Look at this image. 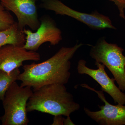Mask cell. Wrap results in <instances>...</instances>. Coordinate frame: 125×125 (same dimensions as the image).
<instances>
[{
  "label": "cell",
  "instance_id": "6da1fadb",
  "mask_svg": "<svg viewBox=\"0 0 125 125\" xmlns=\"http://www.w3.org/2000/svg\"><path fill=\"white\" fill-rule=\"evenodd\" d=\"M83 45L77 43L73 47H62L45 61L24 65L23 71L18 77V80L21 82L20 85L34 90L49 84H66L71 76V60Z\"/></svg>",
  "mask_w": 125,
  "mask_h": 125
},
{
  "label": "cell",
  "instance_id": "7a4b0ae2",
  "mask_svg": "<svg viewBox=\"0 0 125 125\" xmlns=\"http://www.w3.org/2000/svg\"><path fill=\"white\" fill-rule=\"evenodd\" d=\"M33 91L27 103L28 112L36 111L54 116H67L80 108L64 84H49Z\"/></svg>",
  "mask_w": 125,
  "mask_h": 125
},
{
  "label": "cell",
  "instance_id": "3957f363",
  "mask_svg": "<svg viewBox=\"0 0 125 125\" xmlns=\"http://www.w3.org/2000/svg\"><path fill=\"white\" fill-rule=\"evenodd\" d=\"M124 49L115 43H109L106 37L99 38L94 46H91L90 57L103 64L111 72L121 91H125V56Z\"/></svg>",
  "mask_w": 125,
  "mask_h": 125
},
{
  "label": "cell",
  "instance_id": "277c9868",
  "mask_svg": "<svg viewBox=\"0 0 125 125\" xmlns=\"http://www.w3.org/2000/svg\"><path fill=\"white\" fill-rule=\"evenodd\" d=\"M33 92L31 87H22L16 81L11 84L2 101L4 110L0 117L2 125H28L27 103Z\"/></svg>",
  "mask_w": 125,
  "mask_h": 125
},
{
  "label": "cell",
  "instance_id": "5b68a950",
  "mask_svg": "<svg viewBox=\"0 0 125 125\" xmlns=\"http://www.w3.org/2000/svg\"><path fill=\"white\" fill-rule=\"evenodd\" d=\"M39 7L46 10L54 11L56 15L67 16L73 18L93 30L110 29H116L108 16L97 10L90 13L75 10L67 6L60 0H41Z\"/></svg>",
  "mask_w": 125,
  "mask_h": 125
},
{
  "label": "cell",
  "instance_id": "8992f818",
  "mask_svg": "<svg viewBox=\"0 0 125 125\" xmlns=\"http://www.w3.org/2000/svg\"><path fill=\"white\" fill-rule=\"evenodd\" d=\"M39 19L40 25L35 32L25 28L23 30L26 35L23 47L28 51L37 52L45 43L48 42L52 46H55L62 40V31L53 18L48 15H44Z\"/></svg>",
  "mask_w": 125,
  "mask_h": 125
},
{
  "label": "cell",
  "instance_id": "52a82bcc",
  "mask_svg": "<svg viewBox=\"0 0 125 125\" xmlns=\"http://www.w3.org/2000/svg\"><path fill=\"white\" fill-rule=\"evenodd\" d=\"M80 85L95 92L105 104L104 105L98 106L100 110L97 111H92L84 107V111L89 117L99 125H125V106L119 104L116 105L110 104L106 99L102 90L98 91L86 84H82Z\"/></svg>",
  "mask_w": 125,
  "mask_h": 125
},
{
  "label": "cell",
  "instance_id": "ba28073f",
  "mask_svg": "<svg viewBox=\"0 0 125 125\" xmlns=\"http://www.w3.org/2000/svg\"><path fill=\"white\" fill-rule=\"evenodd\" d=\"M87 62L81 59L78 61L77 70L78 73L86 74L96 81L101 87L103 92H106L113 99L115 103L125 105V94L115 83L114 78H109L105 70L103 64L95 62L98 69H93L86 66Z\"/></svg>",
  "mask_w": 125,
  "mask_h": 125
},
{
  "label": "cell",
  "instance_id": "9c48e42d",
  "mask_svg": "<svg viewBox=\"0 0 125 125\" xmlns=\"http://www.w3.org/2000/svg\"><path fill=\"white\" fill-rule=\"evenodd\" d=\"M37 0H0L8 11L13 12L17 18L19 28L23 31L28 26L36 31L40 25L36 2Z\"/></svg>",
  "mask_w": 125,
  "mask_h": 125
},
{
  "label": "cell",
  "instance_id": "30bf717a",
  "mask_svg": "<svg viewBox=\"0 0 125 125\" xmlns=\"http://www.w3.org/2000/svg\"><path fill=\"white\" fill-rule=\"evenodd\" d=\"M40 54L23 47L8 44L0 47V70L10 73L23 66L26 61H38Z\"/></svg>",
  "mask_w": 125,
  "mask_h": 125
},
{
  "label": "cell",
  "instance_id": "8fae6325",
  "mask_svg": "<svg viewBox=\"0 0 125 125\" xmlns=\"http://www.w3.org/2000/svg\"><path fill=\"white\" fill-rule=\"evenodd\" d=\"M26 35L15 22L9 28L0 30V47L8 44L23 47L26 41Z\"/></svg>",
  "mask_w": 125,
  "mask_h": 125
},
{
  "label": "cell",
  "instance_id": "7c38bea8",
  "mask_svg": "<svg viewBox=\"0 0 125 125\" xmlns=\"http://www.w3.org/2000/svg\"><path fill=\"white\" fill-rule=\"evenodd\" d=\"M20 73L19 68L10 73L0 70V101H3L7 90L13 83L18 80Z\"/></svg>",
  "mask_w": 125,
  "mask_h": 125
},
{
  "label": "cell",
  "instance_id": "4fadbf2b",
  "mask_svg": "<svg viewBox=\"0 0 125 125\" xmlns=\"http://www.w3.org/2000/svg\"><path fill=\"white\" fill-rule=\"evenodd\" d=\"M15 22L13 16L0 2V30L9 28Z\"/></svg>",
  "mask_w": 125,
  "mask_h": 125
},
{
  "label": "cell",
  "instance_id": "5bb4252c",
  "mask_svg": "<svg viewBox=\"0 0 125 125\" xmlns=\"http://www.w3.org/2000/svg\"><path fill=\"white\" fill-rule=\"evenodd\" d=\"M115 3L117 6L119 11V16L122 19H125V0H108Z\"/></svg>",
  "mask_w": 125,
  "mask_h": 125
},
{
  "label": "cell",
  "instance_id": "9a60e30c",
  "mask_svg": "<svg viewBox=\"0 0 125 125\" xmlns=\"http://www.w3.org/2000/svg\"><path fill=\"white\" fill-rule=\"evenodd\" d=\"M62 115H57L54 116L53 122L51 125H64V118Z\"/></svg>",
  "mask_w": 125,
  "mask_h": 125
},
{
  "label": "cell",
  "instance_id": "2e32d148",
  "mask_svg": "<svg viewBox=\"0 0 125 125\" xmlns=\"http://www.w3.org/2000/svg\"><path fill=\"white\" fill-rule=\"evenodd\" d=\"M66 118H64V125H74L75 124H74L73 122L71 120L70 116H66Z\"/></svg>",
  "mask_w": 125,
  "mask_h": 125
},
{
  "label": "cell",
  "instance_id": "e0dca14e",
  "mask_svg": "<svg viewBox=\"0 0 125 125\" xmlns=\"http://www.w3.org/2000/svg\"><path fill=\"white\" fill-rule=\"evenodd\" d=\"M61 0L65 1V0Z\"/></svg>",
  "mask_w": 125,
  "mask_h": 125
}]
</instances>
